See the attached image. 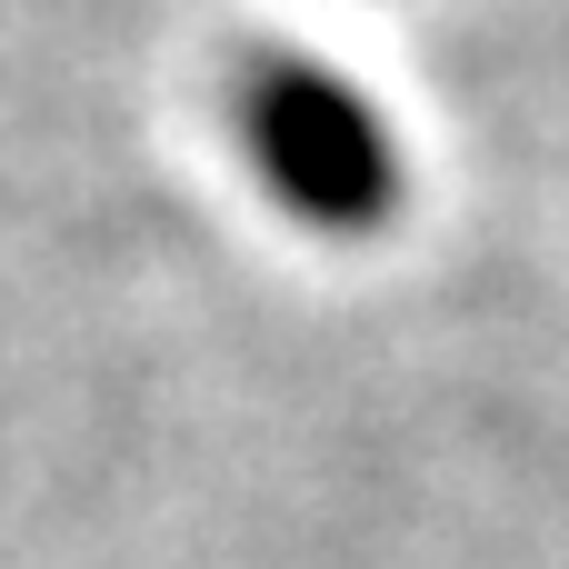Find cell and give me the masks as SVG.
I'll return each mask as SVG.
<instances>
[{
    "label": "cell",
    "instance_id": "obj_1",
    "mask_svg": "<svg viewBox=\"0 0 569 569\" xmlns=\"http://www.w3.org/2000/svg\"><path fill=\"white\" fill-rule=\"evenodd\" d=\"M230 130L240 160L260 170V190L320 230V240H370L400 210V140L380 120V100L300 50H250L230 70Z\"/></svg>",
    "mask_w": 569,
    "mask_h": 569
}]
</instances>
